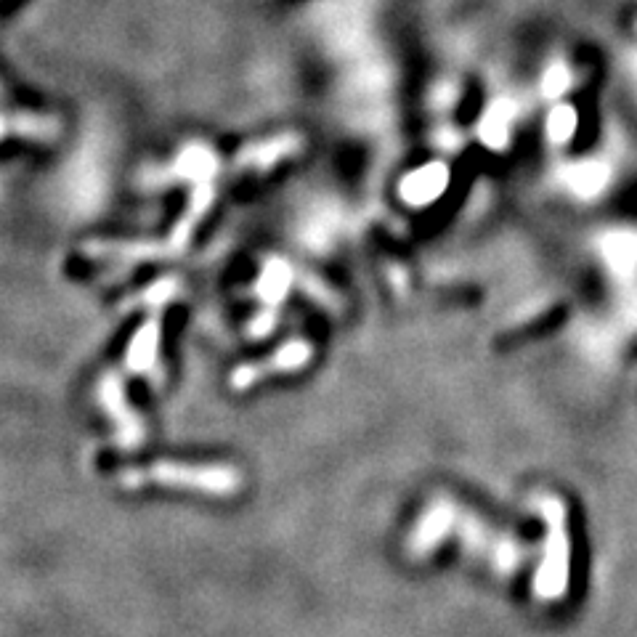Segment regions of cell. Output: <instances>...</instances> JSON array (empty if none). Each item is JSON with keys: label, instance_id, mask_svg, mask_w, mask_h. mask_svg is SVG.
<instances>
[{"label": "cell", "instance_id": "obj_1", "mask_svg": "<svg viewBox=\"0 0 637 637\" xmlns=\"http://www.w3.org/2000/svg\"><path fill=\"white\" fill-rule=\"evenodd\" d=\"M125 489H141L146 484L184 486L197 492L229 494L237 492L239 476L223 465H181V462H154L149 468L128 470L120 478Z\"/></svg>", "mask_w": 637, "mask_h": 637}, {"label": "cell", "instance_id": "obj_8", "mask_svg": "<svg viewBox=\"0 0 637 637\" xmlns=\"http://www.w3.org/2000/svg\"><path fill=\"white\" fill-rule=\"evenodd\" d=\"M287 287H290V271L284 269L282 263L269 266L266 274L261 277V284H258V290H261V295L266 300H282Z\"/></svg>", "mask_w": 637, "mask_h": 637}, {"label": "cell", "instance_id": "obj_3", "mask_svg": "<svg viewBox=\"0 0 637 637\" xmlns=\"http://www.w3.org/2000/svg\"><path fill=\"white\" fill-rule=\"evenodd\" d=\"M603 258L616 274H630L637 266V234H632V231H611L603 239Z\"/></svg>", "mask_w": 637, "mask_h": 637}, {"label": "cell", "instance_id": "obj_6", "mask_svg": "<svg viewBox=\"0 0 637 637\" xmlns=\"http://www.w3.org/2000/svg\"><path fill=\"white\" fill-rule=\"evenodd\" d=\"M154 351H157V327H144V330L136 335L131 346V356H128V364L133 369H146L152 367Z\"/></svg>", "mask_w": 637, "mask_h": 637}, {"label": "cell", "instance_id": "obj_7", "mask_svg": "<svg viewBox=\"0 0 637 637\" xmlns=\"http://www.w3.org/2000/svg\"><path fill=\"white\" fill-rule=\"evenodd\" d=\"M547 133H550V139L563 144L568 141L571 136L576 133V112L568 104H561V107H555L550 112V120H547Z\"/></svg>", "mask_w": 637, "mask_h": 637}, {"label": "cell", "instance_id": "obj_4", "mask_svg": "<svg viewBox=\"0 0 637 637\" xmlns=\"http://www.w3.org/2000/svg\"><path fill=\"white\" fill-rule=\"evenodd\" d=\"M608 181L606 165L600 162H579V165H571L566 168V184L568 189L579 197H595V194L603 192V186Z\"/></svg>", "mask_w": 637, "mask_h": 637}, {"label": "cell", "instance_id": "obj_5", "mask_svg": "<svg viewBox=\"0 0 637 637\" xmlns=\"http://www.w3.org/2000/svg\"><path fill=\"white\" fill-rule=\"evenodd\" d=\"M510 120H513V109L507 104H494L486 115L484 125H481V136H484L486 144H492L494 149L507 144V136H510Z\"/></svg>", "mask_w": 637, "mask_h": 637}, {"label": "cell", "instance_id": "obj_9", "mask_svg": "<svg viewBox=\"0 0 637 637\" xmlns=\"http://www.w3.org/2000/svg\"><path fill=\"white\" fill-rule=\"evenodd\" d=\"M566 85H568L566 67H561V64H555L553 70L547 72V77H545V91L550 93V96H558V93L566 91Z\"/></svg>", "mask_w": 637, "mask_h": 637}, {"label": "cell", "instance_id": "obj_2", "mask_svg": "<svg viewBox=\"0 0 637 637\" xmlns=\"http://www.w3.org/2000/svg\"><path fill=\"white\" fill-rule=\"evenodd\" d=\"M446 184H449V170L446 165H425V168L415 170L404 178L401 184V197L409 202V205H428L444 192Z\"/></svg>", "mask_w": 637, "mask_h": 637}]
</instances>
